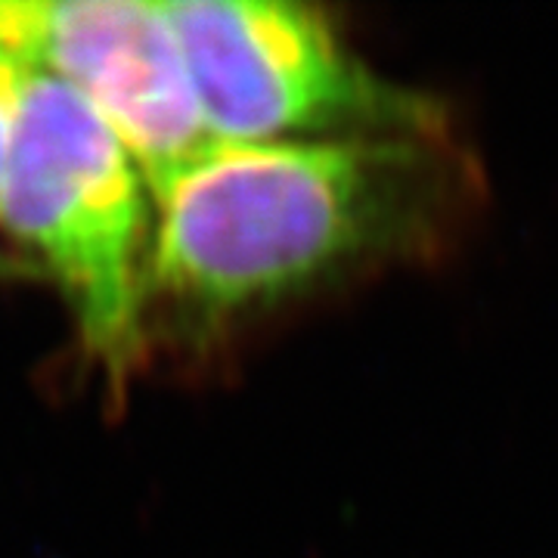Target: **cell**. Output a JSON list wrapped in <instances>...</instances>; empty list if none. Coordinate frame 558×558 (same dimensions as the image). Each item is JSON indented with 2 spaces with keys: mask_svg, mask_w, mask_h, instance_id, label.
Instances as JSON below:
<instances>
[{
  "mask_svg": "<svg viewBox=\"0 0 558 558\" xmlns=\"http://www.w3.org/2000/svg\"><path fill=\"white\" fill-rule=\"evenodd\" d=\"M472 199L447 134L218 143L153 193L149 299L230 323L432 248Z\"/></svg>",
  "mask_w": 558,
  "mask_h": 558,
  "instance_id": "1",
  "label": "cell"
},
{
  "mask_svg": "<svg viewBox=\"0 0 558 558\" xmlns=\"http://www.w3.org/2000/svg\"><path fill=\"white\" fill-rule=\"evenodd\" d=\"M0 227L50 274L87 348L128 369L149 307L156 202L134 156L72 87L25 72Z\"/></svg>",
  "mask_w": 558,
  "mask_h": 558,
  "instance_id": "2",
  "label": "cell"
},
{
  "mask_svg": "<svg viewBox=\"0 0 558 558\" xmlns=\"http://www.w3.org/2000/svg\"><path fill=\"white\" fill-rule=\"evenodd\" d=\"M215 143L447 134L425 94L379 75L314 7L282 0H168Z\"/></svg>",
  "mask_w": 558,
  "mask_h": 558,
  "instance_id": "3",
  "label": "cell"
},
{
  "mask_svg": "<svg viewBox=\"0 0 558 558\" xmlns=\"http://www.w3.org/2000/svg\"><path fill=\"white\" fill-rule=\"evenodd\" d=\"M0 53L72 87L134 156L149 193L218 146L161 3H0Z\"/></svg>",
  "mask_w": 558,
  "mask_h": 558,
  "instance_id": "4",
  "label": "cell"
},
{
  "mask_svg": "<svg viewBox=\"0 0 558 558\" xmlns=\"http://www.w3.org/2000/svg\"><path fill=\"white\" fill-rule=\"evenodd\" d=\"M25 72L28 69L22 62L0 53V208H3L7 171H10V159H13V140H16Z\"/></svg>",
  "mask_w": 558,
  "mask_h": 558,
  "instance_id": "5",
  "label": "cell"
}]
</instances>
